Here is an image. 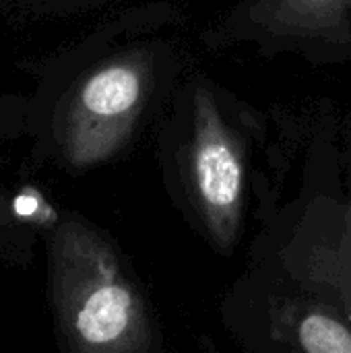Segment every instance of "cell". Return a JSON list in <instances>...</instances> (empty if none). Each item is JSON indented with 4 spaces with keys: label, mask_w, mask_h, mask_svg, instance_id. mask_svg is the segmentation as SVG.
Wrapping results in <instances>:
<instances>
[{
    "label": "cell",
    "mask_w": 351,
    "mask_h": 353,
    "mask_svg": "<svg viewBox=\"0 0 351 353\" xmlns=\"http://www.w3.org/2000/svg\"><path fill=\"white\" fill-rule=\"evenodd\" d=\"M48 238V298L60 345L74 353H147L157 345L149 306L114 242L64 213Z\"/></svg>",
    "instance_id": "obj_1"
},
{
    "label": "cell",
    "mask_w": 351,
    "mask_h": 353,
    "mask_svg": "<svg viewBox=\"0 0 351 353\" xmlns=\"http://www.w3.org/2000/svg\"><path fill=\"white\" fill-rule=\"evenodd\" d=\"M153 83L155 60L145 48L114 54L85 72L54 118L60 159L85 172L122 153L151 99Z\"/></svg>",
    "instance_id": "obj_2"
},
{
    "label": "cell",
    "mask_w": 351,
    "mask_h": 353,
    "mask_svg": "<svg viewBox=\"0 0 351 353\" xmlns=\"http://www.w3.org/2000/svg\"><path fill=\"white\" fill-rule=\"evenodd\" d=\"M190 201L215 246L230 248L240 234L246 203L244 147L207 85L192 95L190 137L184 153Z\"/></svg>",
    "instance_id": "obj_3"
},
{
    "label": "cell",
    "mask_w": 351,
    "mask_h": 353,
    "mask_svg": "<svg viewBox=\"0 0 351 353\" xmlns=\"http://www.w3.org/2000/svg\"><path fill=\"white\" fill-rule=\"evenodd\" d=\"M263 48H339L351 41V0H244L223 25Z\"/></svg>",
    "instance_id": "obj_4"
},
{
    "label": "cell",
    "mask_w": 351,
    "mask_h": 353,
    "mask_svg": "<svg viewBox=\"0 0 351 353\" xmlns=\"http://www.w3.org/2000/svg\"><path fill=\"white\" fill-rule=\"evenodd\" d=\"M288 339L296 350L308 353H351V325L333 312L306 308L288 321Z\"/></svg>",
    "instance_id": "obj_5"
},
{
    "label": "cell",
    "mask_w": 351,
    "mask_h": 353,
    "mask_svg": "<svg viewBox=\"0 0 351 353\" xmlns=\"http://www.w3.org/2000/svg\"><path fill=\"white\" fill-rule=\"evenodd\" d=\"M10 203H12V211L17 219L31 232L43 234V236L52 234L64 215L52 205V201L37 186H31V184L19 186L10 194Z\"/></svg>",
    "instance_id": "obj_6"
},
{
    "label": "cell",
    "mask_w": 351,
    "mask_h": 353,
    "mask_svg": "<svg viewBox=\"0 0 351 353\" xmlns=\"http://www.w3.org/2000/svg\"><path fill=\"white\" fill-rule=\"evenodd\" d=\"M321 263L329 269L323 273V279H333V288L345 304V312L351 316V199L333 256H321Z\"/></svg>",
    "instance_id": "obj_7"
},
{
    "label": "cell",
    "mask_w": 351,
    "mask_h": 353,
    "mask_svg": "<svg viewBox=\"0 0 351 353\" xmlns=\"http://www.w3.org/2000/svg\"><path fill=\"white\" fill-rule=\"evenodd\" d=\"M33 234L35 232H31L17 219L10 203V192H6L0 184V254H6L10 261L29 254V240Z\"/></svg>",
    "instance_id": "obj_8"
}]
</instances>
